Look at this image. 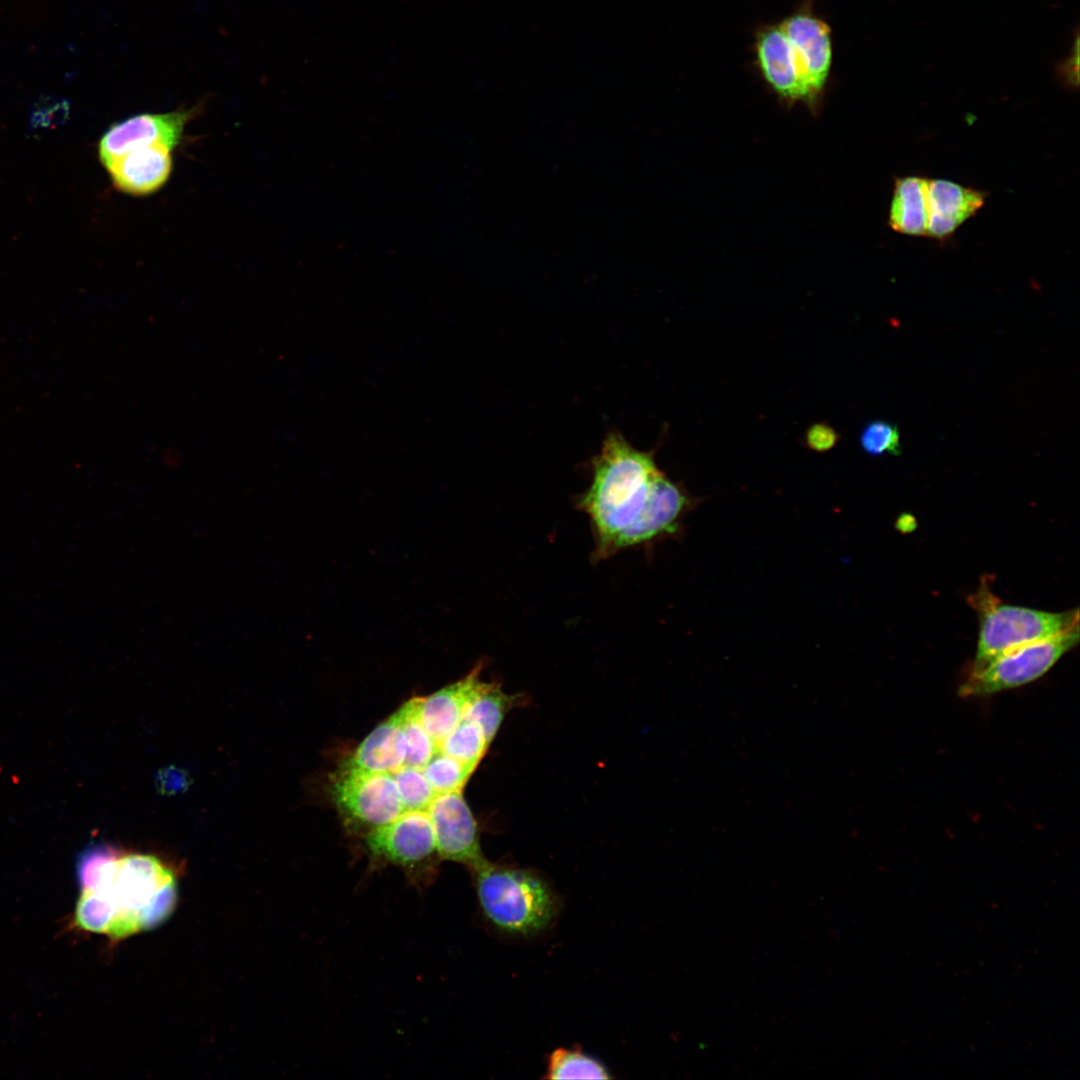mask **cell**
<instances>
[{
	"mask_svg": "<svg viewBox=\"0 0 1080 1080\" xmlns=\"http://www.w3.org/2000/svg\"><path fill=\"white\" fill-rule=\"evenodd\" d=\"M114 917L115 907L106 895L81 891L74 913V923L79 929L107 934Z\"/></svg>",
	"mask_w": 1080,
	"mask_h": 1080,
	"instance_id": "7402d4cb",
	"label": "cell"
},
{
	"mask_svg": "<svg viewBox=\"0 0 1080 1080\" xmlns=\"http://www.w3.org/2000/svg\"><path fill=\"white\" fill-rule=\"evenodd\" d=\"M592 481L578 506L591 521L595 559L674 532L691 505L679 483L661 471L653 451H641L610 431L591 461Z\"/></svg>",
	"mask_w": 1080,
	"mask_h": 1080,
	"instance_id": "6da1fadb",
	"label": "cell"
},
{
	"mask_svg": "<svg viewBox=\"0 0 1080 1080\" xmlns=\"http://www.w3.org/2000/svg\"><path fill=\"white\" fill-rule=\"evenodd\" d=\"M1079 642V623L1046 639L1008 651L972 668L960 686L962 697H985L1027 685L1046 674Z\"/></svg>",
	"mask_w": 1080,
	"mask_h": 1080,
	"instance_id": "8992f818",
	"label": "cell"
},
{
	"mask_svg": "<svg viewBox=\"0 0 1080 1080\" xmlns=\"http://www.w3.org/2000/svg\"><path fill=\"white\" fill-rule=\"evenodd\" d=\"M475 769L438 749L422 772L435 793L443 794L462 791Z\"/></svg>",
	"mask_w": 1080,
	"mask_h": 1080,
	"instance_id": "44dd1931",
	"label": "cell"
},
{
	"mask_svg": "<svg viewBox=\"0 0 1080 1080\" xmlns=\"http://www.w3.org/2000/svg\"><path fill=\"white\" fill-rule=\"evenodd\" d=\"M1057 78L1069 89H1077L1079 85V32L1075 30V37L1069 55L1056 65Z\"/></svg>",
	"mask_w": 1080,
	"mask_h": 1080,
	"instance_id": "d4e9b609",
	"label": "cell"
},
{
	"mask_svg": "<svg viewBox=\"0 0 1080 1080\" xmlns=\"http://www.w3.org/2000/svg\"><path fill=\"white\" fill-rule=\"evenodd\" d=\"M969 602L979 617L977 650L972 668L1079 623L1078 609L1048 612L1003 603L985 581Z\"/></svg>",
	"mask_w": 1080,
	"mask_h": 1080,
	"instance_id": "277c9868",
	"label": "cell"
},
{
	"mask_svg": "<svg viewBox=\"0 0 1080 1080\" xmlns=\"http://www.w3.org/2000/svg\"><path fill=\"white\" fill-rule=\"evenodd\" d=\"M928 178L904 176L894 183L888 224L896 232L909 236H927Z\"/></svg>",
	"mask_w": 1080,
	"mask_h": 1080,
	"instance_id": "2e32d148",
	"label": "cell"
},
{
	"mask_svg": "<svg viewBox=\"0 0 1080 1080\" xmlns=\"http://www.w3.org/2000/svg\"><path fill=\"white\" fill-rule=\"evenodd\" d=\"M839 440L838 433L826 423H816L809 427L805 435L808 448L825 452L832 449Z\"/></svg>",
	"mask_w": 1080,
	"mask_h": 1080,
	"instance_id": "484cf974",
	"label": "cell"
},
{
	"mask_svg": "<svg viewBox=\"0 0 1080 1080\" xmlns=\"http://www.w3.org/2000/svg\"><path fill=\"white\" fill-rule=\"evenodd\" d=\"M374 866L400 868L417 889L428 887L437 874V853L427 811H404L392 822L371 829L365 836Z\"/></svg>",
	"mask_w": 1080,
	"mask_h": 1080,
	"instance_id": "5b68a950",
	"label": "cell"
},
{
	"mask_svg": "<svg viewBox=\"0 0 1080 1080\" xmlns=\"http://www.w3.org/2000/svg\"><path fill=\"white\" fill-rule=\"evenodd\" d=\"M469 871L480 918L497 936L527 941L555 927L560 897L541 873L486 858Z\"/></svg>",
	"mask_w": 1080,
	"mask_h": 1080,
	"instance_id": "3957f363",
	"label": "cell"
},
{
	"mask_svg": "<svg viewBox=\"0 0 1080 1080\" xmlns=\"http://www.w3.org/2000/svg\"><path fill=\"white\" fill-rule=\"evenodd\" d=\"M201 106L139 114L112 125L99 141L101 162L106 168L127 152L154 144H163L173 150L181 142L185 126L201 111Z\"/></svg>",
	"mask_w": 1080,
	"mask_h": 1080,
	"instance_id": "ba28073f",
	"label": "cell"
},
{
	"mask_svg": "<svg viewBox=\"0 0 1080 1080\" xmlns=\"http://www.w3.org/2000/svg\"><path fill=\"white\" fill-rule=\"evenodd\" d=\"M791 47L811 104L822 95L832 67L831 28L808 9L798 10L780 23Z\"/></svg>",
	"mask_w": 1080,
	"mask_h": 1080,
	"instance_id": "9c48e42d",
	"label": "cell"
},
{
	"mask_svg": "<svg viewBox=\"0 0 1080 1080\" xmlns=\"http://www.w3.org/2000/svg\"><path fill=\"white\" fill-rule=\"evenodd\" d=\"M392 774L404 811H427L437 794L422 769L402 765Z\"/></svg>",
	"mask_w": 1080,
	"mask_h": 1080,
	"instance_id": "603a6c76",
	"label": "cell"
},
{
	"mask_svg": "<svg viewBox=\"0 0 1080 1080\" xmlns=\"http://www.w3.org/2000/svg\"><path fill=\"white\" fill-rule=\"evenodd\" d=\"M404 709L401 706L375 727L343 765L373 772L394 773L404 764Z\"/></svg>",
	"mask_w": 1080,
	"mask_h": 1080,
	"instance_id": "9a60e30c",
	"label": "cell"
},
{
	"mask_svg": "<svg viewBox=\"0 0 1080 1080\" xmlns=\"http://www.w3.org/2000/svg\"><path fill=\"white\" fill-rule=\"evenodd\" d=\"M927 199V236L944 240L982 208L986 194L953 181L928 179Z\"/></svg>",
	"mask_w": 1080,
	"mask_h": 1080,
	"instance_id": "4fadbf2b",
	"label": "cell"
},
{
	"mask_svg": "<svg viewBox=\"0 0 1080 1080\" xmlns=\"http://www.w3.org/2000/svg\"><path fill=\"white\" fill-rule=\"evenodd\" d=\"M860 444L866 453L873 456L883 453L896 456L902 451L897 426L883 420L872 421L864 427Z\"/></svg>",
	"mask_w": 1080,
	"mask_h": 1080,
	"instance_id": "cb8c5ba5",
	"label": "cell"
},
{
	"mask_svg": "<svg viewBox=\"0 0 1080 1080\" xmlns=\"http://www.w3.org/2000/svg\"><path fill=\"white\" fill-rule=\"evenodd\" d=\"M754 50L763 79L778 96L811 104L792 47L779 23L766 25L757 32Z\"/></svg>",
	"mask_w": 1080,
	"mask_h": 1080,
	"instance_id": "8fae6325",
	"label": "cell"
},
{
	"mask_svg": "<svg viewBox=\"0 0 1080 1080\" xmlns=\"http://www.w3.org/2000/svg\"><path fill=\"white\" fill-rule=\"evenodd\" d=\"M419 705L420 697H413L402 705L405 752L403 765L423 769L439 748L420 719Z\"/></svg>",
	"mask_w": 1080,
	"mask_h": 1080,
	"instance_id": "d6986e66",
	"label": "cell"
},
{
	"mask_svg": "<svg viewBox=\"0 0 1080 1080\" xmlns=\"http://www.w3.org/2000/svg\"><path fill=\"white\" fill-rule=\"evenodd\" d=\"M488 747L489 743L481 727L468 718H462L439 744L440 751L475 768L487 752Z\"/></svg>",
	"mask_w": 1080,
	"mask_h": 1080,
	"instance_id": "ffe728a7",
	"label": "cell"
},
{
	"mask_svg": "<svg viewBox=\"0 0 1080 1080\" xmlns=\"http://www.w3.org/2000/svg\"><path fill=\"white\" fill-rule=\"evenodd\" d=\"M481 667H475L466 677L427 697H420V719L437 743L455 728L464 716L468 704L478 694L484 683L479 675Z\"/></svg>",
	"mask_w": 1080,
	"mask_h": 1080,
	"instance_id": "5bb4252c",
	"label": "cell"
},
{
	"mask_svg": "<svg viewBox=\"0 0 1080 1080\" xmlns=\"http://www.w3.org/2000/svg\"><path fill=\"white\" fill-rule=\"evenodd\" d=\"M331 795L343 815L371 829L392 822L404 812L392 773L342 764L332 780Z\"/></svg>",
	"mask_w": 1080,
	"mask_h": 1080,
	"instance_id": "52a82bcc",
	"label": "cell"
},
{
	"mask_svg": "<svg viewBox=\"0 0 1080 1080\" xmlns=\"http://www.w3.org/2000/svg\"><path fill=\"white\" fill-rule=\"evenodd\" d=\"M520 695H509L496 683H484L478 694L468 704L463 718L475 721L491 744L506 714L522 703Z\"/></svg>",
	"mask_w": 1080,
	"mask_h": 1080,
	"instance_id": "e0dca14e",
	"label": "cell"
},
{
	"mask_svg": "<svg viewBox=\"0 0 1080 1080\" xmlns=\"http://www.w3.org/2000/svg\"><path fill=\"white\" fill-rule=\"evenodd\" d=\"M171 151L163 144L139 147L115 159L106 169L119 191L148 195L167 182L172 170Z\"/></svg>",
	"mask_w": 1080,
	"mask_h": 1080,
	"instance_id": "7c38bea8",
	"label": "cell"
},
{
	"mask_svg": "<svg viewBox=\"0 0 1080 1080\" xmlns=\"http://www.w3.org/2000/svg\"><path fill=\"white\" fill-rule=\"evenodd\" d=\"M545 1079H611L607 1067L580 1047H559L546 1059Z\"/></svg>",
	"mask_w": 1080,
	"mask_h": 1080,
	"instance_id": "ac0fdd59",
	"label": "cell"
},
{
	"mask_svg": "<svg viewBox=\"0 0 1080 1080\" xmlns=\"http://www.w3.org/2000/svg\"><path fill=\"white\" fill-rule=\"evenodd\" d=\"M76 875L81 891L102 893L114 905L106 934L114 940L158 926L176 904L175 871L153 854L95 843L81 856Z\"/></svg>",
	"mask_w": 1080,
	"mask_h": 1080,
	"instance_id": "7a4b0ae2",
	"label": "cell"
},
{
	"mask_svg": "<svg viewBox=\"0 0 1080 1080\" xmlns=\"http://www.w3.org/2000/svg\"><path fill=\"white\" fill-rule=\"evenodd\" d=\"M427 812L441 860L470 869L485 859L477 822L462 791L437 794Z\"/></svg>",
	"mask_w": 1080,
	"mask_h": 1080,
	"instance_id": "30bf717a",
	"label": "cell"
}]
</instances>
